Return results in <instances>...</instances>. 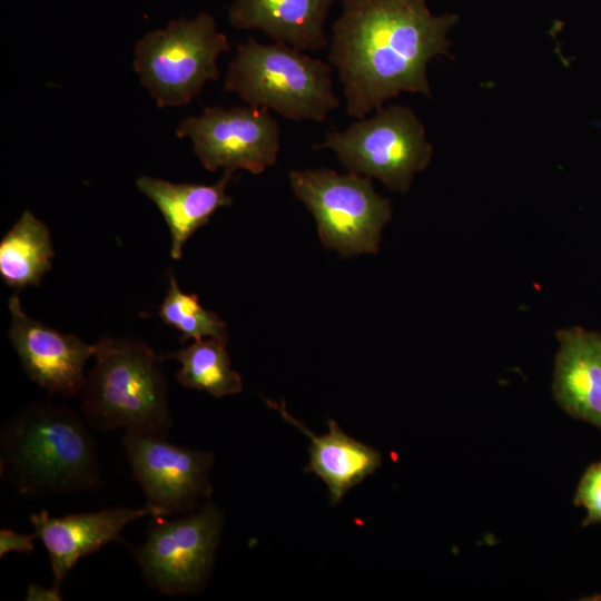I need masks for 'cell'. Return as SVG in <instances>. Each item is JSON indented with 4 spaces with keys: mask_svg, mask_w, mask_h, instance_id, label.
I'll use <instances>...</instances> for the list:
<instances>
[{
    "mask_svg": "<svg viewBox=\"0 0 601 601\" xmlns=\"http://www.w3.org/2000/svg\"><path fill=\"white\" fill-rule=\"evenodd\" d=\"M53 246L46 224L24 210L0 242V276L16 289L38 286L51 269Z\"/></svg>",
    "mask_w": 601,
    "mask_h": 601,
    "instance_id": "cell-17",
    "label": "cell"
},
{
    "mask_svg": "<svg viewBox=\"0 0 601 601\" xmlns=\"http://www.w3.org/2000/svg\"><path fill=\"white\" fill-rule=\"evenodd\" d=\"M334 0H234L229 22L238 29H256L274 42L302 51L328 46L324 30Z\"/></svg>",
    "mask_w": 601,
    "mask_h": 601,
    "instance_id": "cell-14",
    "label": "cell"
},
{
    "mask_svg": "<svg viewBox=\"0 0 601 601\" xmlns=\"http://www.w3.org/2000/svg\"><path fill=\"white\" fill-rule=\"evenodd\" d=\"M268 404L309 437V462L305 472L315 473L324 481L332 504L339 502L352 487L381 466V453L347 435L335 421H328L327 434L315 435L287 413L284 405Z\"/></svg>",
    "mask_w": 601,
    "mask_h": 601,
    "instance_id": "cell-16",
    "label": "cell"
},
{
    "mask_svg": "<svg viewBox=\"0 0 601 601\" xmlns=\"http://www.w3.org/2000/svg\"><path fill=\"white\" fill-rule=\"evenodd\" d=\"M8 308V337L28 377L50 394L79 395L86 380L85 365L93 356L95 344L30 317L17 294L9 298Z\"/></svg>",
    "mask_w": 601,
    "mask_h": 601,
    "instance_id": "cell-11",
    "label": "cell"
},
{
    "mask_svg": "<svg viewBox=\"0 0 601 601\" xmlns=\"http://www.w3.org/2000/svg\"><path fill=\"white\" fill-rule=\"evenodd\" d=\"M288 176L294 195L314 216L327 248L345 257L377 252L392 207L370 177L326 168L292 170Z\"/></svg>",
    "mask_w": 601,
    "mask_h": 601,
    "instance_id": "cell-7",
    "label": "cell"
},
{
    "mask_svg": "<svg viewBox=\"0 0 601 601\" xmlns=\"http://www.w3.org/2000/svg\"><path fill=\"white\" fill-rule=\"evenodd\" d=\"M556 337L553 396L569 415L601 430V333L570 327Z\"/></svg>",
    "mask_w": 601,
    "mask_h": 601,
    "instance_id": "cell-13",
    "label": "cell"
},
{
    "mask_svg": "<svg viewBox=\"0 0 601 601\" xmlns=\"http://www.w3.org/2000/svg\"><path fill=\"white\" fill-rule=\"evenodd\" d=\"M225 346L223 342L204 338L167 355L180 364L176 374L179 384L216 397L239 393L242 378L231 370Z\"/></svg>",
    "mask_w": 601,
    "mask_h": 601,
    "instance_id": "cell-18",
    "label": "cell"
},
{
    "mask_svg": "<svg viewBox=\"0 0 601 601\" xmlns=\"http://www.w3.org/2000/svg\"><path fill=\"white\" fill-rule=\"evenodd\" d=\"M229 49L214 18L201 12L146 33L135 46L134 69L158 107L183 106L219 78L217 60Z\"/></svg>",
    "mask_w": 601,
    "mask_h": 601,
    "instance_id": "cell-5",
    "label": "cell"
},
{
    "mask_svg": "<svg viewBox=\"0 0 601 601\" xmlns=\"http://www.w3.org/2000/svg\"><path fill=\"white\" fill-rule=\"evenodd\" d=\"M280 127L265 108L250 105L208 107L199 116L184 118L179 138H189L193 150L209 171L244 169L258 175L276 164Z\"/></svg>",
    "mask_w": 601,
    "mask_h": 601,
    "instance_id": "cell-9",
    "label": "cell"
},
{
    "mask_svg": "<svg viewBox=\"0 0 601 601\" xmlns=\"http://www.w3.org/2000/svg\"><path fill=\"white\" fill-rule=\"evenodd\" d=\"M573 503L582 506L587 512L583 526L601 523V460L592 463L584 471Z\"/></svg>",
    "mask_w": 601,
    "mask_h": 601,
    "instance_id": "cell-20",
    "label": "cell"
},
{
    "mask_svg": "<svg viewBox=\"0 0 601 601\" xmlns=\"http://www.w3.org/2000/svg\"><path fill=\"white\" fill-rule=\"evenodd\" d=\"M233 174L224 170L214 185L176 184L149 176L137 179V188L156 205L168 226L173 259L181 257L185 243L217 209L233 205V198L226 193Z\"/></svg>",
    "mask_w": 601,
    "mask_h": 601,
    "instance_id": "cell-15",
    "label": "cell"
},
{
    "mask_svg": "<svg viewBox=\"0 0 601 601\" xmlns=\"http://www.w3.org/2000/svg\"><path fill=\"white\" fill-rule=\"evenodd\" d=\"M146 539L131 552L146 584L168 597L200 593L213 570L224 525L211 501L178 516H151Z\"/></svg>",
    "mask_w": 601,
    "mask_h": 601,
    "instance_id": "cell-8",
    "label": "cell"
},
{
    "mask_svg": "<svg viewBox=\"0 0 601 601\" xmlns=\"http://www.w3.org/2000/svg\"><path fill=\"white\" fill-rule=\"evenodd\" d=\"M131 473L149 505L162 516L194 512L211 492L209 452L171 444L157 437L126 431L121 439Z\"/></svg>",
    "mask_w": 601,
    "mask_h": 601,
    "instance_id": "cell-10",
    "label": "cell"
},
{
    "mask_svg": "<svg viewBox=\"0 0 601 601\" xmlns=\"http://www.w3.org/2000/svg\"><path fill=\"white\" fill-rule=\"evenodd\" d=\"M313 148L333 150L348 173L374 177L403 194L433 155L423 122L412 108L400 105L383 106L344 130L326 131Z\"/></svg>",
    "mask_w": 601,
    "mask_h": 601,
    "instance_id": "cell-6",
    "label": "cell"
},
{
    "mask_svg": "<svg viewBox=\"0 0 601 601\" xmlns=\"http://www.w3.org/2000/svg\"><path fill=\"white\" fill-rule=\"evenodd\" d=\"M0 474L24 497L76 494L101 484L97 445L83 416L43 401L2 425Z\"/></svg>",
    "mask_w": 601,
    "mask_h": 601,
    "instance_id": "cell-2",
    "label": "cell"
},
{
    "mask_svg": "<svg viewBox=\"0 0 601 601\" xmlns=\"http://www.w3.org/2000/svg\"><path fill=\"white\" fill-rule=\"evenodd\" d=\"M79 394L89 426L166 437L173 425L162 358L134 337H101Z\"/></svg>",
    "mask_w": 601,
    "mask_h": 601,
    "instance_id": "cell-3",
    "label": "cell"
},
{
    "mask_svg": "<svg viewBox=\"0 0 601 601\" xmlns=\"http://www.w3.org/2000/svg\"><path fill=\"white\" fill-rule=\"evenodd\" d=\"M61 585L52 582L50 587H45L37 583L28 585L24 601H60Z\"/></svg>",
    "mask_w": 601,
    "mask_h": 601,
    "instance_id": "cell-22",
    "label": "cell"
},
{
    "mask_svg": "<svg viewBox=\"0 0 601 601\" xmlns=\"http://www.w3.org/2000/svg\"><path fill=\"white\" fill-rule=\"evenodd\" d=\"M37 539V534L18 533L13 530L1 529L0 530V558H3L8 553L17 552L23 554H31L35 550L33 540Z\"/></svg>",
    "mask_w": 601,
    "mask_h": 601,
    "instance_id": "cell-21",
    "label": "cell"
},
{
    "mask_svg": "<svg viewBox=\"0 0 601 601\" xmlns=\"http://www.w3.org/2000/svg\"><path fill=\"white\" fill-rule=\"evenodd\" d=\"M145 516H162L146 503L141 508H110L52 516L42 510L31 513L29 521L47 550L53 583L61 585L78 561L114 541L125 542L121 531Z\"/></svg>",
    "mask_w": 601,
    "mask_h": 601,
    "instance_id": "cell-12",
    "label": "cell"
},
{
    "mask_svg": "<svg viewBox=\"0 0 601 601\" xmlns=\"http://www.w3.org/2000/svg\"><path fill=\"white\" fill-rule=\"evenodd\" d=\"M328 61L336 69L346 112L356 119L402 92L432 96L428 62L450 57L457 14H433L426 0H341Z\"/></svg>",
    "mask_w": 601,
    "mask_h": 601,
    "instance_id": "cell-1",
    "label": "cell"
},
{
    "mask_svg": "<svg viewBox=\"0 0 601 601\" xmlns=\"http://www.w3.org/2000/svg\"><path fill=\"white\" fill-rule=\"evenodd\" d=\"M168 283L158 311L161 321L179 331L181 341L213 338L226 344V323L216 313L204 308L197 295L181 290L173 272L168 275Z\"/></svg>",
    "mask_w": 601,
    "mask_h": 601,
    "instance_id": "cell-19",
    "label": "cell"
},
{
    "mask_svg": "<svg viewBox=\"0 0 601 601\" xmlns=\"http://www.w3.org/2000/svg\"><path fill=\"white\" fill-rule=\"evenodd\" d=\"M224 88L294 121L322 122L341 105L329 65L286 43L264 45L254 38L238 46Z\"/></svg>",
    "mask_w": 601,
    "mask_h": 601,
    "instance_id": "cell-4",
    "label": "cell"
}]
</instances>
